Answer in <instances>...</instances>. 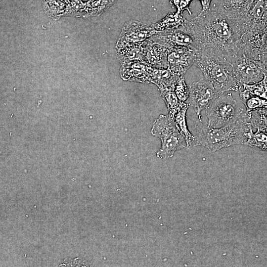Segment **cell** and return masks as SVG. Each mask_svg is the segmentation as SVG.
Segmentation results:
<instances>
[{
    "instance_id": "6da1fadb",
    "label": "cell",
    "mask_w": 267,
    "mask_h": 267,
    "mask_svg": "<svg viewBox=\"0 0 267 267\" xmlns=\"http://www.w3.org/2000/svg\"><path fill=\"white\" fill-rule=\"evenodd\" d=\"M183 27L193 36L196 52L230 64L243 55L247 33L241 22L231 19L219 8L201 11Z\"/></svg>"
},
{
    "instance_id": "7a4b0ae2",
    "label": "cell",
    "mask_w": 267,
    "mask_h": 267,
    "mask_svg": "<svg viewBox=\"0 0 267 267\" xmlns=\"http://www.w3.org/2000/svg\"><path fill=\"white\" fill-rule=\"evenodd\" d=\"M251 112L245 111L236 122L219 128L208 126L197 127L194 146H204L215 152L236 144H244L246 134L253 128L251 123Z\"/></svg>"
},
{
    "instance_id": "3957f363",
    "label": "cell",
    "mask_w": 267,
    "mask_h": 267,
    "mask_svg": "<svg viewBox=\"0 0 267 267\" xmlns=\"http://www.w3.org/2000/svg\"><path fill=\"white\" fill-rule=\"evenodd\" d=\"M194 64L220 94L229 91H238L242 86L236 79L229 63L196 52Z\"/></svg>"
},
{
    "instance_id": "277c9868",
    "label": "cell",
    "mask_w": 267,
    "mask_h": 267,
    "mask_svg": "<svg viewBox=\"0 0 267 267\" xmlns=\"http://www.w3.org/2000/svg\"><path fill=\"white\" fill-rule=\"evenodd\" d=\"M151 133L161 141V147L157 152L159 158H171L176 151L187 147L184 138L168 116L160 115L153 122Z\"/></svg>"
},
{
    "instance_id": "5b68a950",
    "label": "cell",
    "mask_w": 267,
    "mask_h": 267,
    "mask_svg": "<svg viewBox=\"0 0 267 267\" xmlns=\"http://www.w3.org/2000/svg\"><path fill=\"white\" fill-rule=\"evenodd\" d=\"M245 111L238 105L231 93H223L206 108L207 126L219 128L231 124L238 120Z\"/></svg>"
},
{
    "instance_id": "8992f818",
    "label": "cell",
    "mask_w": 267,
    "mask_h": 267,
    "mask_svg": "<svg viewBox=\"0 0 267 267\" xmlns=\"http://www.w3.org/2000/svg\"><path fill=\"white\" fill-rule=\"evenodd\" d=\"M231 65L236 79L242 85L258 83L267 75V64L244 55Z\"/></svg>"
},
{
    "instance_id": "52a82bcc",
    "label": "cell",
    "mask_w": 267,
    "mask_h": 267,
    "mask_svg": "<svg viewBox=\"0 0 267 267\" xmlns=\"http://www.w3.org/2000/svg\"><path fill=\"white\" fill-rule=\"evenodd\" d=\"M189 89V104L201 121L202 111L206 109L221 94L216 90L212 83L204 78L192 83Z\"/></svg>"
},
{
    "instance_id": "ba28073f",
    "label": "cell",
    "mask_w": 267,
    "mask_h": 267,
    "mask_svg": "<svg viewBox=\"0 0 267 267\" xmlns=\"http://www.w3.org/2000/svg\"><path fill=\"white\" fill-rule=\"evenodd\" d=\"M243 52L247 57L267 65V28L247 32Z\"/></svg>"
},
{
    "instance_id": "9c48e42d",
    "label": "cell",
    "mask_w": 267,
    "mask_h": 267,
    "mask_svg": "<svg viewBox=\"0 0 267 267\" xmlns=\"http://www.w3.org/2000/svg\"><path fill=\"white\" fill-rule=\"evenodd\" d=\"M196 58V52L188 47L176 45L168 48L169 69L178 77L184 76Z\"/></svg>"
},
{
    "instance_id": "30bf717a",
    "label": "cell",
    "mask_w": 267,
    "mask_h": 267,
    "mask_svg": "<svg viewBox=\"0 0 267 267\" xmlns=\"http://www.w3.org/2000/svg\"><path fill=\"white\" fill-rule=\"evenodd\" d=\"M149 38L167 48L176 45L184 46L197 51L194 38L183 25L178 28L158 32Z\"/></svg>"
},
{
    "instance_id": "8fae6325",
    "label": "cell",
    "mask_w": 267,
    "mask_h": 267,
    "mask_svg": "<svg viewBox=\"0 0 267 267\" xmlns=\"http://www.w3.org/2000/svg\"><path fill=\"white\" fill-rule=\"evenodd\" d=\"M157 32L151 25L138 21L131 20L122 28L115 47L127 44L144 42Z\"/></svg>"
},
{
    "instance_id": "7c38bea8",
    "label": "cell",
    "mask_w": 267,
    "mask_h": 267,
    "mask_svg": "<svg viewBox=\"0 0 267 267\" xmlns=\"http://www.w3.org/2000/svg\"><path fill=\"white\" fill-rule=\"evenodd\" d=\"M168 48L150 38L143 42L141 62L157 69H168Z\"/></svg>"
},
{
    "instance_id": "4fadbf2b",
    "label": "cell",
    "mask_w": 267,
    "mask_h": 267,
    "mask_svg": "<svg viewBox=\"0 0 267 267\" xmlns=\"http://www.w3.org/2000/svg\"><path fill=\"white\" fill-rule=\"evenodd\" d=\"M121 64L120 75L124 81L145 84L152 83L154 68L138 60Z\"/></svg>"
},
{
    "instance_id": "5bb4252c",
    "label": "cell",
    "mask_w": 267,
    "mask_h": 267,
    "mask_svg": "<svg viewBox=\"0 0 267 267\" xmlns=\"http://www.w3.org/2000/svg\"><path fill=\"white\" fill-rule=\"evenodd\" d=\"M242 23L247 32L267 28V0H255Z\"/></svg>"
},
{
    "instance_id": "9a60e30c",
    "label": "cell",
    "mask_w": 267,
    "mask_h": 267,
    "mask_svg": "<svg viewBox=\"0 0 267 267\" xmlns=\"http://www.w3.org/2000/svg\"><path fill=\"white\" fill-rule=\"evenodd\" d=\"M255 0H223L218 8L228 18L242 22Z\"/></svg>"
},
{
    "instance_id": "2e32d148",
    "label": "cell",
    "mask_w": 267,
    "mask_h": 267,
    "mask_svg": "<svg viewBox=\"0 0 267 267\" xmlns=\"http://www.w3.org/2000/svg\"><path fill=\"white\" fill-rule=\"evenodd\" d=\"M143 42L130 43L115 47L116 56L121 63L133 61H141Z\"/></svg>"
},
{
    "instance_id": "e0dca14e",
    "label": "cell",
    "mask_w": 267,
    "mask_h": 267,
    "mask_svg": "<svg viewBox=\"0 0 267 267\" xmlns=\"http://www.w3.org/2000/svg\"><path fill=\"white\" fill-rule=\"evenodd\" d=\"M189 105V103L183 102L174 119L176 127L184 138L187 147L194 146L195 142V136L190 132L186 123V112Z\"/></svg>"
},
{
    "instance_id": "ac0fdd59",
    "label": "cell",
    "mask_w": 267,
    "mask_h": 267,
    "mask_svg": "<svg viewBox=\"0 0 267 267\" xmlns=\"http://www.w3.org/2000/svg\"><path fill=\"white\" fill-rule=\"evenodd\" d=\"M169 69L154 68L152 84L155 85L159 90L173 88L179 78Z\"/></svg>"
},
{
    "instance_id": "d6986e66",
    "label": "cell",
    "mask_w": 267,
    "mask_h": 267,
    "mask_svg": "<svg viewBox=\"0 0 267 267\" xmlns=\"http://www.w3.org/2000/svg\"><path fill=\"white\" fill-rule=\"evenodd\" d=\"M186 19L181 14L169 13L156 23L151 25L157 32L178 28L182 26Z\"/></svg>"
},
{
    "instance_id": "ffe728a7",
    "label": "cell",
    "mask_w": 267,
    "mask_h": 267,
    "mask_svg": "<svg viewBox=\"0 0 267 267\" xmlns=\"http://www.w3.org/2000/svg\"><path fill=\"white\" fill-rule=\"evenodd\" d=\"M174 87L160 90L161 96L168 110V117L174 122L175 116L181 106L183 102L179 100L175 91Z\"/></svg>"
},
{
    "instance_id": "44dd1931",
    "label": "cell",
    "mask_w": 267,
    "mask_h": 267,
    "mask_svg": "<svg viewBox=\"0 0 267 267\" xmlns=\"http://www.w3.org/2000/svg\"><path fill=\"white\" fill-rule=\"evenodd\" d=\"M251 128L246 134L247 140L245 145L267 151V131L257 129L255 133Z\"/></svg>"
},
{
    "instance_id": "7402d4cb",
    "label": "cell",
    "mask_w": 267,
    "mask_h": 267,
    "mask_svg": "<svg viewBox=\"0 0 267 267\" xmlns=\"http://www.w3.org/2000/svg\"><path fill=\"white\" fill-rule=\"evenodd\" d=\"M239 97L246 107V111L252 112L267 107V100L251 94L246 89L241 91Z\"/></svg>"
},
{
    "instance_id": "603a6c76",
    "label": "cell",
    "mask_w": 267,
    "mask_h": 267,
    "mask_svg": "<svg viewBox=\"0 0 267 267\" xmlns=\"http://www.w3.org/2000/svg\"><path fill=\"white\" fill-rule=\"evenodd\" d=\"M244 89L251 94L267 100V75L260 82L253 84L242 85Z\"/></svg>"
},
{
    "instance_id": "cb8c5ba5",
    "label": "cell",
    "mask_w": 267,
    "mask_h": 267,
    "mask_svg": "<svg viewBox=\"0 0 267 267\" xmlns=\"http://www.w3.org/2000/svg\"><path fill=\"white\" fill-rule=\"evenodd\" d=\"M251 123L252 128L267 131V107L252 111Z\"/></svg>"
},
{
    "instance_id": "d4e9b609",
    "label": "cell",
    "mask_w": 267,
    "mask_h": 267,
    "mask_svg": "<svg viewBox=\"0 0 267 267\" xmlns=\"http://www.w3.org/2000/svg\"><path fill=\"white\" fill-rule=\"evenodd\" d=\"M174 91L181 102H185L189 98V89L185 83L184 76L179 77L176 82L175 85Z\"/></svg>"
},
{
    "instance_id": "484cf974",
    "label": "cell",
    "mask_w": 267,
    "mask_h": 267,
    "mask_svg": "<svg viewBox=\"0 0 267 267\" xmlns=\"http://www.w3.org/2000/svg\"><path fill=\"white\" fill-rule=\"evenodd\" d=\"M191 0H169V2L173 8L177 9V13L182 14L183 11L186 10L191 15L192 13L189 6Z\"/></svg>"
},
{
    "instance_id": "4316f807",
    "label": "cell",
    "mask_w": 267,
    "mask_h": 267,
    "mask_svg": "<svg viewBox=\"0 0 267 267\" xmlns=\"http://www.w3.org/2000/svg\"><path fill=\"white\" fill-rule=\"evenodd\" d=\"M202 5L201 11H205L210 9V3L212 0H199Z\"/></svg>"
}]
</instances>
